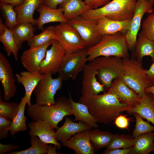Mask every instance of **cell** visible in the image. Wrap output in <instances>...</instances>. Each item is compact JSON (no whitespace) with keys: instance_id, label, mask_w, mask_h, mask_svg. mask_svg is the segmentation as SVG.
<instances>
[{"instance_id":"6","label":"cell","mask_w":154,"mask_h":154,"mask_svg":"<svg viewBox=\"0 0 154 154\" xmlns=\"http://www.w3.org/2000/svg\"><path fill=\"white\" fill-rule=\"evenodd\" d=\"M89 62L96 69L97 79L107 91L113 80L121 77L123 73L121 58L113 56H101L96 57Z\"/></svg>"},{"instance_id":"41","label":"cell","mask_w":154,"mask_h":154,"mask_svg":"<svg viewBox=\"0 0 154 154\" xmlns=\"http://www.w3.org/2000/svg\"><path fill=\"white\" fill-rule=\"evenodd\" d=\"M127 115L120 114L115 119L113 123L119 128L126 129L128 130L129 121H132L131 119L133 118H128Z\"/></svg>"},{"instance_id":"34","label":"cell","mask_w":154,"mask_h":154,"mask_svg":"<svg viewBox=\"0 0 154 154\" xmlns=\"http://www.w3.org/2000/svg\"><path fill=\"white\" fill-rule=\"evenodd\" d=\"M31 146L23 150L11 151L8 154H47L49 145L36 136H30Z\"/></svg>"},{"instance_id":"49","label":"cell","mask_w":154,"mask_h":154,"mask_svg":"<svg viewBox=\"0 0 154 154\" xmlns=\"http://www.w3.org/2000/svg\"><path fill=\"white\" fill-rule=\"evenodd\" d=\"M7 27L4 24L1 17H0V35L2 34Z\"/></svg>"},{"instance_id":"4","label":"cell","mask_w":154,"mask_h":154,"mask_svg":"<svg viewBox=\"0 0 154 154\" xmlns=\"http://www.w3.org/2000/svg\"><path fill=\"white\" fill-rule=\"evenodd\" d=\"M137 0H112L101 7L88 9L80 16L86 19L96 20L103 17L117 21L132 18Z\"/></svg>"},{"instance_id":"46","label":"cell","mask_w":154,"mask_h":154,"mask_svg":"<svg viewBox=\"0 0 154 154\" xmlns=\"http://www.w3.org/2000/svg\"><path fill=\"white\" fill-rule=\"evenodd\" d=\"M145 72L152 85L154 84V61L150 66L149 69H145Z\"/></svg>"},{"instance_id":"18","label":"cell","mask_w":154,"mask_h":154,"mask_svg":"<svg viewBox=\"0 0 154 154\" xmlns=\"http://www.w3.org/2000/svg\"><path fill=\"white\" fill-rule=\"evenodd\" d=\"M132 19V18H131L117 21L103 17L97 20V29L98 33L102 36L118 33L126 35L130 27Z\"/></svg>"},{"instance_id":"29","label":"cell","mask_w":154,"mask_h":154,"mask_svg":"<svg viewBox=\"0 0 154 154\" xmlns=\"http://www.w3.org/2000/svg\"><path fill=\"white\" fill-rule=\"evenodd\" d=\"M31 23L25 22L18 23L13 30V36L19 49L22 47L23 43L31 39L34 35L36 28Z\"/></svg>"},{"instance_id":"20","label":"cell","mask_w":154,"mask_h":154,"mask_svg":"<svg viewBox=\"0 0 154 154\" xmlns=\"http://www.w3.org/2000/svg\"><path fill=\"white\" fill-rule=\"evenodd\" d=\"M92 128L83 121L74 122L66 116L63 124L56 129L55 138L57 141L62 142L69 139L78 133L90 130Z\"/></svg>"},{"instance_id":"3","label":"cell","mask_w":154,"mask_h":154,"mask_svg":"<svg viewBox=\"0 0 154 154\" xmlns=\"http://www.w3.org/2000/svg\"><path fill=\"white\" fill-rule=\"evenodd\" d=\"M125 35L118 33L112 35L102 36L101 40L86 49L89 62L101 56H113L120 58L128 57V48Z\"/></svg>"},{"instance_id":"32","label":"cell","mask_w":154,"mask_h":154,"mask_svg":"<svg viewBox=\"0 0 154 154\" xmlns=\"http://www.w3.org/2000/svg\"><path fill=\"white\" fill-rule=\"evenodd\" d=\"M0 41L8 56L12 54L15 60L18 59V52L19 50L15 40L13 31L6 27L3 33L0 35Z\"/></svg>"},{"instance_id":"30","label":"cell","mask_w":154,"mask_h":154,"mask_svg":"<svg viewBox=\"0 0 154 154\" xmlns=\"http://www.w3.org/2000/svg\"><path fill=\"white\" fill-rule=\"evenodd\" d=\"M136 138L132 147L134 154H149L153 150L154 131L141 134Z\"/></svg>"},{"instance_id":"51","label":"cell","mask_w":154,"mask_h":154,"mask_svg":"<svg viewBox=\"0 0 154 154\" xmlns=\"http://www.w3.org/2000/svg\"><path fill=\"white\" fill-rule=\"evenodd\" d=\"M153 153H154V148H153Z\"/></svg>"},{"instance_id":"36","label":"cell","mask_w":154,"mask_h":154,"mask_svg":"<svg viewBox=\"0 0 154 154\" xmlns=\"http://www.w3.org/2000/svg\"><path fill=\"white\" fill-rule=\"evenodd\" d=\"M0 5L6 27L13 30L18 24L17 13L14 10V7L9 4H0Z\"/></svg>"},{"instance_id":"37","label":"cell","mask_w":154,"mask_h":154,"mask_svg":"<svg viewBox=\"0 0 154 154\" xmlns=\"http://www.w3.org/2000/svg\"><path fill=\"white\" fill-rule=\"evenodd\" d=\"M19 104L15 102H8L3 100L0 96V116L11 121L16 115Z\"/></svg>"},{"instance_id":"40","label":"cell","mask_w":154,"mask_h":154,"mask_svg":"<svg viewBox=\"0 0 154 154\" xmlns=\"http://www.w3.org/2000/svg\"><path fill=\"white\" fill-rule=\"evenodd\" d=\"M11 121L1 116H0V139L7 137L9 131L7 129L10 125Z\"/></svg>"},{"instance_id":"23","label":"cell","mask_w":154,"mask_h":154,"mask_svg":"<svg viewBox=\"0 0 154 154\" xmlns=\"http://www.w3.org/2000/svg\"><path fill=\"white\" fill-rule=\"evenodd\" d=\"M127 112L131 114L137 113L154 125V96L151 93L145 92L139 104Z\"/></svg>"},{"instance_id":"25","label":"cell","mask_w":154,"mask_h":154,"mask_svg":"<svg viewBox=\"0 0 154 154\" xmlns=\"http://www.w3.org/2000/svg\"><path fill=\"white\" fill-rule=\"evenodd\" d=\"M132 54V57L140 62H142L143 58L145 56H150L151 61L153 62L154 61V42L139 34Z\"/></svg>"},{"instance_id":"15","label":"cell","mask_w":154,"mask_h":154,"mask_svg":"<svg viewBox=\"0 0 154 154\" xmlns=\"http://www.w3.org/2000/svg\"><path fill=\"white\" fill-rule=\"evenodd\" d=\"M83 72L82 95L91 96L106 92L104 85L98 80L96 69L90 62L86 64Z\"/></svg>"},{"instance_id":"48","label":"cell","mask_w":154,"mask_h":154,"mask_svg":"<svg viewBox=\"0 0 154 154\" xmlns=\"http://www.w3.org/2000/svg\"><path fill=\"white\" fill-rule=\"evenodd\" d=\"M57 149V147L55 145H54L53 146H52V144L49 145L48 154H61V153L57 152L56 151V149Z\"/></svg>"},{"instance_id":"28","label":"cell","mask_w":154,"mask_h":154,"mask_svg":"<svg viewBox=\"0 0 154 154\" xmlns=\"http://www.w3.org/2000/svg\"><path fill=\"white\" fill-rule=\"evenodd\" d=\"M27 98L25 96L22 97L19 103L18 112L13 119L10 125L7 129L12 136H14L19 131H24L27 129L26 121L27 117L25 115Z\"/></svg>"},{"instance_id":"14","label":"cell","mask_w":154,"mask_h":154,"mask_svg":"<svg viewBox=\"0 0 154 154\" xmlns=\"http://www.w3.org/2000/svg\"><path fill=\"white\" fill-rule=\"evenodd\" d=\"M52 43V40L40 46L30 48L24 51L21 57L24 67L29 71L38 72L39 66L45 57L47 48Z\"/></svg>"},{"instance_id":"16","label":"cell","mask_w":154,"mask_h":154,"mask_svg":"<svg viewBox=\"0 0 154 154\" xmlns=\"http://www.w3.org/2000/svg\"><path fill=\"white\" fill-rule=\"evenodd\" d=\"M107 91L114 94L121 101L133 107L138 104L141 99L138 94L124 82L121 77L113 80Z\"/></svg>"},{"instance_id":"5","label":"cell","mask_w":154,"mask_h":154,"mask_svg":"<svg viewBox=\"0 0 154 154\" xmlns=\"http://www.w3.org/2000/svg\"><path fill=\"white\" fill-rule=\"evenodd\" d=\"M123 73L121 77L124 82L142 98L145 94V89L152 85L142 66V63L133 58H122Z\"/></svg>"},{"instance_id":"50","label":"cell","mask_w":154,"mask_h":154,"mask_svg":"<svg viewBox=\"0 0 154 154\" xmlns=\"http://www.w3.org/2000/svg\"><path fill=\"white\" fill-rule=\"evenodd\" d=\"M145 91V92L151 93L154 96V84L146 88Z\"/></svg>"},{"instance_id":"11","label":"cell","mask_w":154,"mask_h":154,"mask_svg":"<svg viewBox=\"0 0 154 154\" xmlns=\"http://www.w3.org/2000/svg\"><path fill=\"white\" fill-rule=\"evenodd\" d=\"M78 32L87 49L98 43L102 36L98 32L97 20L85 19L80 16L68 20V22Z\"/></svg>"},{"instance_id":"44","label":"cell","mask_w":154,"mask_h":154,"mask_svg":"<svg viewBox=\"0 0 154 154\" xmlns=\"http://www.w3.org/2000/svg\"><path fill=\"white\" fill-rule=\"evenodd\" d=\"M20 146L18 145L14 144H4L0 143V154L6 153L9 151L18 149Z\"/></svg>"},{"instance_id":"42","label":"cell","mask_w":154,"mask_h":154,"mask_svg":"<svg viewBox=\"0 0 154 154\" xmlns=\"http://www.w3.org/2000/svg\"><path fill=\"white\" fill-rule=\"evenodd\" d=\"M91 9H96L106 5L112 0H83Z\"/></svg>"},{"instance_id":"24","label":"cell","mask_w":154,"mask_h":154,"mask_svg":"<svg viewBox=\"0 0 154 154\" xmlns=\"http://www.w3.org/2000/svg\"><path fill=\"white\" fill-rule=\"evenodd\" d=\"M36 11L39 13L37 25V28L40 30H42L43 25L48 23L68 22L64 16L62 9L59 7L58 9H54L42 5Z\"/></svg>"},{"instance_id":"21","label":"cell","mask_w":154,"mask_h":154,"mask_svg":"<svg viewBox=\"0 0 154 154\" xmlns=\"http://www.w3.org/2000/svg\"><path fill=\"white\" fill-rule=\"evenodd\" d=\"M45 76L38 72H32L29 71L21 72L15 74L17 81L21 84L24 88L25 96L27 98V104L31 105V98L32 93L40 80Z\"/></svg>"},{"instance_id":"8","label":"cell","mask_w":154,"mask_h":154,"mask_svg":"<svg viewBox=\"0 0 154 154\" xmlns=\"http://www.w3.org/2000/svg\"><path fill=\"white\" fill-rule=\"evenodd\" d=\"M57 40L68 55L86 49V44L77 31L68 23H60L55 26Z\"/></svg>"},{"instance_id":"13","label":"cell","mask_w":154,"mask_h":154,"mask_svg":"<svg viewBox=\"0 0 154 154\" xmlns=\"http://www.w3.org/2000/svg\"><path fill=\"white\" fill-rule=\"evenodd\" d=\"M0 80L3 88V100L9 101L15 95L17 89L11 65L2 52L0 53Z\"/></svg>"},{"instance_id":"35","label":"cell","mask_w":154,"mask_h":154,"mask_svg":"<svg viewBox=\"0 0 154 154\" xmlns=\"http://www.w3.org/2000/svg\"><path fill=\"white\" fill-rule=\"evenodd\" d=\"M135 141L136 138L129 135L114 134L111 142L106 150L129 148L133 146Z\"/></svg>"},{"instance_id":"17","label":"cell","mask_w":154,"mask_h":154,"mask_svg":"<svg viewBox=\"0 0 154 154\" xmlns=\"http://www.w3.org/2000/svg\"><path fill=\"white\" fill-rule=\"evenodd\" d=\"M30 136H36L43 142L55 145L58 149L61 148L62 144L56 140L55 132L48 123L41 120L33 121L28 123Z\"/></svg>"},{"instance_id":"26","label":"cell","mask_w":154,"mask_h":154,"mask_svg":"<svg viewBox=\"0 0 154 154\" xmlns=\"http://www.w3.org/2000/svg\"><path fill=\"white\" fill-rule=\"evenodd\" d=\"M69 99L71 104L72 114L75 117L74 121H83L94 128L98 127L96 120L91 114L86 105L79 102H74L70 93Z\"/></svg>"},{"instance_id":"9","label":"cell","mask_w":154,"mask_h":154,"mask_svg":"<svg viewBox=\"0 0 154 154\" xmlns=\"http://www.w3.org/2000/svg\"><path fill=\"white\" fill-rule=\"evenodd\" d=\"M39 82L34 90L36 104L48 105L55 103L54 97L62 87V80L59 77L53 78L52 74L49 72Z\"/></svg>"},{"instance_id":"33","label":"cell","mask_w":154,"mask_h":154,"mask_svg":"<svg viewBox=\"0 0 154 154\" xmlns=\"http://www.w3.org/2000/svg\"><path fill=\"white\" fill-rule=\"evenodd\" d=\"M42 32L37 35H35L28 41L30 48L40 46L53 39L58 40L55 32V26H48L43 29Z\"/></svg>"},{"instance_id":"2","label":"cell","mask_w":154,"mask_h":154,"mask_svg":"<svg viewBox=\"0 0 154 154\" xmlns=\"http://www.w3.org/2000/svg\"><path fill=\"white\" fill-rule=\"evenodd\" d=\"M27 114L33 121L41 120L48 123L54 129L64 117L72 114L70 101L62 96L55 103L48 105H39L36 104L28 106Z\"/></svg>"},{"instance_id":"27","label":"cell","mask_w":154,"mask_h":154,"mask_svg":"<svg viewBox=\"0 0 154 154\" xmlns=\"http://www.w3.org/2000/svg\"><path fill=\"white\" fill-rule=\"evenodd\" d=\"M59 7L62 9L65 18L68 21L80 16L90 9L83 0H64Z\"/></svg>"},{"instance_id":"38","label":"cell","mask_w":154,"mask_h":154,"mask_svg":"<svg viewBox=\"0 0 154 154\" xmlns=\"http://www.w3.org/2000/svg\"><path fill=\"white\" fill-rule=\"evenodd\" d=\"M133 114L136 120L135 128L133 131L132 137L136 138L143 133L154 131V126L149 123L144 121L142 118L137 113H134Z\"/></svg>"},{"instance_id":"43","label":"cell","mask_w":154,"mask_h":154,"mask_svg":"<svg viewBox=\"0 0 154 154\" xmlns=\"http://www.w3.org/2000/svg\"><path fill=\"white\" fill-rule=\"evenodd\" d=\"M104 154H134L132 147L127 149H116L110 150H105Z\"/></svg>"},{"instance_id":"12","label":"cell","mask_w":154,"mask_h":154,"mask_svg":"<svg viewBox=\"0 0 154 154\" xmlns=\"http://www.w3.org/2000/svg\"><path fill=\"white\" fill-rule=\"evenodd\" d=\"M51 45L50 48L47 50L45 57L39 66L38 72L40 74L57 73L65 54V50L57 40H52Z\"/></svg>"},{"instance_id":"10","label":"cell","mask_w":154,"mask_h":154,"mask_svg":"<svg viewBox=\"0 0 154 154\" xmlns=\"http://www.w3.org/2000/svg\"><path fill=\"white\" fill-rule=\"evenodd\" d=\"M154 0H137L134 14L129 29L125 35L129 50L133 51L135 47L141 21L145 13L153 12Z\"/></svg>"},{"instance_id":"47","label":"cell","mask_w":154,"mask_h":154,"mask_svg":"<svg viewBox=\"0 0 154 154\" xmlns=\"http://www.w3.org/2000/svg\"><path fill=\"white\" fill-rule=\"evenodd\" d=\"M25 0H0V4H9L14 7L21 5Z\"/></svg>"},{"instance_id":"1","label":"cell","mask_w":154,"mask_h":154,"mask_svg":"<svg viewBox=\"0 0 154 154\" xmlns=\"http://www.w3.org/2000/svg\"><path fill=\"white\" fill-rule=\"evenodd\" d=\"M79 102L87 107L97 123L105 124L111 122L122 112L134 107L121 101L108 91L91 96L82 95Z\"/></svg>"},{"instance_id":"22","label":"cell","mask_w":154,"mask_h":154,"mask_svg":"<svg viewBox=\"0 0 154 154\" xmlns=\"http://www.w3.org/2000/svg\"><path fill=\"white\" fill-rule=\"evenodd\" d=\"M42 5V0H25L21 5L14 7L18 23L27 22L37 25V19H34L33 13Z\"/></svg>"},{"instance_id":"19","label":"cell","mask_w":154,"mask_h":154,"mask_svg":"<svg viewBox=\"0 0 154 154\" xmlns=\"http://www.w3.org/2000/svg\"><path fill=\"white\" fill-rule=\"evenodd\" d=\"M89 131L76 133L69 139L62 142V145L74 150L77 154H94L95 151L90 141Z\"/></svg>"},{"instance_id":"45","label":"cell","mask_w":154,"mask_h":154,"mask_svg":"<svg viewBox=\"0 0 154 154\" xmlns=\"http://www.w3.org/2000/svg\"><path fill=\"white\" fill-rule=\"evenodd\" d=\"M64 0H42V5L48 7L56 9L58 5L61 4Z\"/></svg>"},{"instance_id":"7","label":"cell","mask_w":154,"mask_h":154,"mask_svg":"<svg viewBox=\"0 0 154 154\" xmlns=\"http://www.w3.org/2000/svg\"><path fill=\"white\" fill-rule=\"evenodd\" d=\"M86 49H85L68 55H65L59 68L58 77L63 81L74 80L83 71L87 61Z\"/></svg>"},{"instance_id":"39","label":"cell","mask_w":154,"mask_h":154,"mask_svg":"<svg viewBox=\"0 0 154 154\" xmlns=\"http://www.w3.org/2000/svg\"><path fill=\"white\" fill-rule=\"evenodd\" d=\"M141 30L139 34L154 42V13L151 14L143 21Z\"/></svg>"},{"instance_id":"31","label":"cell","mask_w":154,"mask_h":154,"mask_svg":"<svg viewBox=\"0 0 154 154\" xmlns=\"http://www.w3.org/2000/svg\"><path fill=\"white\" fill-rule=\"evenodd\" d=\"M113 135L110 132L102 131L98 129L89 130L90 139L95 151L104 147L106 148L111 142Z\"/></svg>"}]
</instances>
